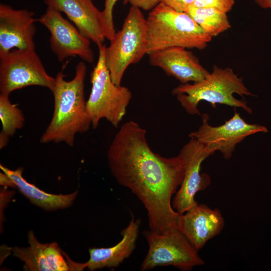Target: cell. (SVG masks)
<instances>
[{
  "label": "cell",
  "instance_id": "cell-3",
  "mask_svg": "<svg viewBox=\"0 0 271 271\" xmlns=\"http://www.w3.org/2000/svg\"><path fill=\"white\" fill-rule=\"evenodd\" d=\"M146 23L147 55L174 47L202 50L212 39L187 13L162 2L150 11Z\"/></svg>",
  "mask_w": 271,
  "mask_h": 271
},
{
  "label": "cell",
  "instance_id": "cell-10",
  "mask_svg": "<svg viewBox=\"0 0 271 271\" xmlns=\"http://www.w3.org/2000/svg\"><path fill=\"white\" fill-rule=\"evenodd\" d=\"M61 12L48 7L37 21L50 34V48L58 60L63 61L69 57L78 56L84 61L92 63L94 54L91 41L61 15Z\"/></svg>",
  "mask_w": 271,
  "mask_h": 271
},
{
  "label": "cell",
  "instance_id": "cell-6",
  "mask_svg": "<svg viewBox=\"0 0 271 271\" xmlns=\"http://www.w3.org/2000/svg\"><path fill=\"white\" fill-rule=\"evenodd\" d=\"M147 54L146 18L141 10L131 6L121 29L105 48V62L113 82L121 85L128 67Z\"/></svg>",
  "mask_w": 271,
  "mask_h": 271
},
{
  "label": "cell",
  "instance_id": "cell-17",
  "mask_svg": "<svg viewBox=\"0 0 271 271\" xmlns=\"http://www.w3.org/2000/svg\"><path fill=\"white\" fill-rule=\"evenodd\" d=\"M29 246H15L12 250L14 256L24 262V270L31 271H67L70 266L63 251L56 242L41 243L32 231L28 234Z\"/></svg>",
  "mask_w": 271,
  "mask_h": 271
},
{
  "label": "cell",
  "instance_id": "cell-23",
  "mask_svg": "<svg viewBox=\"0 0 271 271\" xmlns=\"http://www.w3.org/2000/svg\"><path fill=\"white\" fill-rule=\"evenodd\" d=\"M195 0H162V2L179 12H185Z\"/></svg>",
  "mask_w": 271,
  "mask_h": 271
},
{
  "label": "cell",
  "instance_id": "cell-2",
  "mask_svg": "<svg viewBox=\"0 0 271 271\" xmlns=\"http://www.w3.org/2000/svg\"><path fill=\"white\" fill-rule=\"evenodd\" d=\"M87 67L83 61L76 65L73 78L67 81L62 71L56 76L51 91L54 96L52 119L40 138L47 144L63 142L69 146L74 144L77 133L87 132L91 122L86 109L84 81Z\"/></svg>",
  "mask_w": 271,
  "mask_h": 271
},
{
  "label": "cell",
  "instance_id": "cell-25",
  "mask_svg": "<svg viewBox=\"0 0 271 271\" xmlns=\"http://www.w3.org/2000/svg\"><path fill=\"white\" fill-rule=\"evenodd\" d=\"M254 2L261 8L271 9V0H254Z\"/></svg>",
  "mask_w": 271,
  "mask_h": 271
},
{
  "label": "cell",
  "instance_id": "cell-13",
  "mask_svg": "<svg viewBox=\"0 0 271 271\" xmlns=\"http://www.w3.org/2000/svg\"><path fill=\"white\" fill-rule=\"evenodd\" d=\"M224 225L221 211L204 204H197L180 214L177 221L179 230L198 251L218 235Z\"/></svg>",
  "mask_w": 271,
  "mask_h": 271
},
{
  "label": "cell",
  "instance_id": "cell-18",
  "mask_svg": "<svg viewBox=\"0 0 271 271\" xmlns=\"http://www.w3.org/2000/svg\"><path fill=\"white\" fill-rule=\"evenodd\" d=\"M0 168L11 180L14 186L34 205L48 211L65 209L70 206L75 199L78 191L68 194L48 193L28 182L23 177V168L9 169L2 164Z\"/></svg>",
  "mask_w": 271,
  "mask_h": 271
},
{
  "label": "cell",
  "instance_id": "cell-11",
  "mask_svg": "<svg viewBox=\"0 0 271 271\" xmlns=\"http://www.w3.org/2000/svg\"><path fill=\"white\" fill-rule=\"evenodd\" d=\"M202 119L201 125L198 130L191 132L189 137L215 152H220L226 160L232 157L236 146L246 137L268 131L264 126L246 122L236 111L230 119L219 126L211 125L207 114L202 115Z\"/></svg>",
  "mask_w": 271,
  "mask_h": 271
},
{
  "label": "cell",
  "instance_id": "cell-1",
  "mask_svg": "<svg viewBox=\"0 0 271 271\" xmlns=\"http://www.w3.org/2000/svg\"><path fill=\"white\" fill-rule=\"evenodd\" d=\"M146 132L136 121L125 122L110 144L107 158L117 182L145 206L150 230L163 233L177 228L180 214L173 209L172 198L182 182L184 165L179 154L166 158L154 152Z\"/></svg>",
  "mask_w": 271,
  "mask_h": 271
},
{
  "label": "cell",
  "instance_id": "cell-14",
  "mask_svg": "<svg viewBox=\"0 0 271 271\" xmlns=\"http://www.w3.org/2000/svg\"><path fill=\"white\" fill-rule=\"evenodd\" d=\"M150 64L161 68L168 76L177 79L181 84L196 83L209 74L198 58L188 49L170 47L148 54Z\"/></svg>",
  "mask_w": 271,
  "mask_h": 271
},
{
  "label": "cell",
  "instance_id": "cell-19",
  "mask_svg": "<svg viewBox=\"0 0 271 271\" xmlns=\"http://www.w3.org/2000/svg\"><path fill=\"white\" fill-rule=\"evenodd\" d=\"M185 12L212 38L231 27L227 13L213 8L190 6Z\"/></svg>",
  "mask_w": 271,
  "mask_h": 271
},
{
  "label": "cell",
  "instance_id": "cell-24",
  "mask_svg": "<svg viewBox=\"0 0 271 271\" xmlns=\"http://www.w3.org/2000/svg\"><path fill=\"white\" fill-rule=\"evenodd\" d=\"M162 0H128L131 6L136 7L145 11H151Z\"/></svg>",
  "mask_w": 271,
  "mask_h": 271
},
{
  "label": "cell",
  "instance_id": "cell-21",
  "mask_svg": "<svg viewBox=\"0 0 271 271\" xmlns=\"http://www.w3.org/2000/svg\"><path fill=\"white\" fill-rule=\"evenodd\" d=\"M120 0H105L104 8L101 11L102 26L105 37L110 41L116 33L113 19V11L117 1ZM124 4L128 0H121Z\"/></svg>",
  "mask_w": 271,
  "mask_h": 271
},
{
  "label": "cell",
  "instance_id": "cell-8",
  "mask_svg": "<svg viewBox=\"0 0 271 271\" xmlns=\"http://www.w3.org/2000/svg\"><path fill=\"white\" fill-rule=\"evenodd\" d=\"M55 82L35 50L15 49L0 54V94L10 96L14 91L34 85L51 91Z\"/></svg>",
  "mask_w": 271,
  "mask_h": 271
},
{
  "label": "cell",
  "instance_id": "cell-5",
  "mask_svg": "<svg viewBox=\"0 0 271 271\" xmlns=\"http://www.w3.org/2000/svg\"><path fill=\"white\" fill-rule=\"evenodd\" d=\"M98 47L97 61L90 74L91 89L86 109L93 128L102 119L117 127L126 112L132 93L127 87L113 82L105 62L106 46Z\"/></svg>",
  "mask_w": 271,
  "mask_h": 271
},
{
  "label": "cell",
  "instance_id": "cell-16",
  "mask_svg": "<svg viewBox=\"0 0 271 271\" xmlns=\"http://www.w3.org/2000/svg\"><path fill=\"white\" fill-rule=\"evenodd\" d=\"M48 7L64 13L79 32L98 47L106 39L101 20V11L92 0H44Z\"/></svg>",
  "mask_w": 271,
  "mask_h": 271
},
{
  "label": "cell",
  "instance_id": "cell-22",
  "mask_svg": "<svg viewBox=\"0 0 271 271\" xmlns=\"http://www.w3.org/2000/svg\"><path fill=\"white\" fill-rule=\"evenodd\" d=\"M235 0H195L192 6L197 8H213L227 13L233 8Z\"/></svg>",
  "mask_w": 271,
  "mask_h": 271
},
{
  "label": "cell",
  "instance_id": "cell-9",
  "mask_svg": "<svg viewBox=\"0 0 271 271\" xmlns=\"http://www.w3.org/2000/svg\"><path fill=\"white\" fill-rule=\"evenodd\" d=\"M190 139L179 154L184 162V177L172 202L173 209L180 214L197 205L195 199L196 193L206 189L210 184L209 176L201 173V165L215 152L197 140Z\"/></svg>",
  "mask_w": 271,
  "mask_h": 271
},
{
  "label": "cell",
  "instance_id": "cell-15",
  "mask_svg": "<svg viewBox=\"0 0 271 271\" xmlns=\"http://www.w3.org/2000/svg\"><path fill=\"white\" fill-rule=\"evenodd\" d=\"M141 223L140 219L132 216L128 225L121 232L122 238L119 242L110 247L90 248L89 259L86 262H74L67 256L70 270H82L85 267L94 270L118 266L136 248Z\"/></svg>",
  "mask_w": 271,
  "mask_h": 271
},
{
  "label": "cell",
  "instance_id": "cell-4",
  "mask_svg": "<svg viewBox=\"0 0 271 271\" xmlns=\"http://www.w3.org/2000/svg\"><path fill=\"white\" fill-rule=\"evenodd\" d=\"M172 93L191 115L200 114L198 105L201 101L210 103L213 107L217 104H221L252 113L246 102L236 99L233 95L237 94L242 97L254 95L244 85L242 78L228 67L222 68L215 65L212 71L203 80L192 84H180Z\"/></svg>",
  "mask_w": 271,
  "mask_h": 271
},
{
  "label": "cell",
  "instance_id": "cell-12",
  "mask_svg": "<svg viewBox=\"0 0 271 271\" xmlns=\"http://www.w3.org/2000/svg\"><path fill=\"white\" fill-rule=\"evenodd\" d=\"M34 13L0 5V54L13 50H35Z\"/></svg>",
  "mask_w": 271,
  "mask_h": 271
},
{
  "label": "cell",
  "instance_id": "cell-7",
  "mask_svg": "<svg viewBox=\"0 0 271 271\" xmlns=\"http://www.w3.org/2000/svg\"><path fill=\"white\" fill-rule=\"evenodd\" d=\"M149 249L140 269L148 270L171 265L182 271L205 264L204 260L177 228L163 233L144 232Z\"/></svg>",
  "mask_w": 271,
  "mask_h": 271
},
{
  "label": "cell",
  "instance_id": "cell-20",
  "mask_svg": "<svg viewBox=\"0 0 271 271\" xmlns=\"http://www.w3.org/2000/svg\"><path fill=\"white\" fill-rule=\"evenodd\" d=\"M0 119L2 129L0 134V148H4L8 143L9 138L21 128L25 119L22 111L13 104L9 96L0 94Z\"/></svg>",
  "mask_w": 271,
  "mask_h": 271
}]
</instances>
